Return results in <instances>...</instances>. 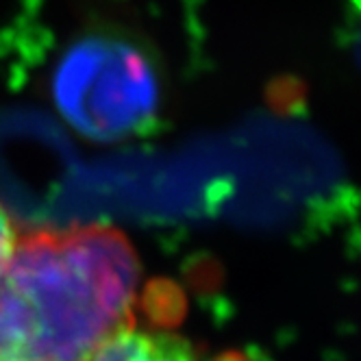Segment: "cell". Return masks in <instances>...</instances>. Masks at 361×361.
<instances>
[{
    "mask_svg": "<svg viewBox=\"0 0 361 361\" xmlns=\"http://www.w3.org/2000/svg\"><path fill=\"white\" fill-rule=\"evenodd\" d=\"M140 266L114 228L20 235L0 281V361H90L131 322Z\"/></svg>",
    "mask_w": 361,
    "mask_h": 361,
    "instance_id": "1",
    "label": "cell"
},
{
    "mask_svg": "<svg viewBox=\"0 0 361 361\" xmlns=\"http://www.w3.org/2000/svg\"><path fill=\"white\" fill-rule=\"evenodd\" d=\"M55 100L87 137L111 142L152 122L159 87L148 59L126 42L94 37L68 50L55 74Z\"/></svg>",
    "mask_w": 361,
    "mask_h": 361,
    "instance_id": "2",
    "label": "cell"
},
{
    "mask_svg": "<svg viewBox=\"0 0 361 361\" xmlns=\"http://www.w3.org/2000/svg\"><path fill=\"white\" fill-rule=\"evenodd\" d=\"M90 361H198V357L178 335L140 329L131 320L107 335Z\"/></svg>",
    "mask_w": 361,
    "mask_h": 361,
    "instance_id": "3",
    "label": "cell"
},
{
    "mask_svg": "<svg viewBox=\"0 0 361 361\" xmlns=\"http://www.w3.org/2000/svg\"><path fill=\"white\" fill-rule=\"evenodd\" d=\"M18 238H20V233L16 231V224H13L11 216L5 212L3 204H0V281H3V276H5V272L9 268V262L13 257Z\"/></svg>",
    "mask_w": 361,
    "mask_h": 361,
    "instance_id": "4",
    "label": "cell"
},
{
    "mask_svg": "<svg viewBox=\"0 0 361 361\" xmlns=\"http://www.w3.org/2000/svg\"><path fill=\"white\" fill-rule=\"evenodd\" d=\"M220 361H244V357H240V355H226Z\"/></svg>",
    "mask_w": 361,
    "mask_h": 361,
    "instance_id": "5",
    "label": "cell"
}]
</instances>
